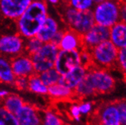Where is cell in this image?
<instances>
[{
  "instance_id": "cell-37",
  "label": "cell",
  "mask_w": 126,
  "mask_h": 125,
  "mask_svg": "<svg viewBox=\"0 0 126 125\" xmlns=\"http://www.w3.org/2000/svg\"><path fill=\"white\" fill-rule=\"evenodd\" d=\"M125 76H126V74H125ZM125 78H126V77H125Z\"/></svg>"
},
{
  "instance_id": "cell-13",
  "label": "cell",
  "mask_w": 126,
  "mask_h": 125,
  "mask_svg": "<svg viewBox=\"0 0 126 125\" xmlns=\"http://www.w3.org/2000/svg\"><path fill=\"white\" fill-rule=\"evenodd\" d=\"M59 50L65 51H80L83 49L82 35L71 29L64 31V34H63L62 39L59 46Z\"/></svg>"
},
{
  "instance_id": "cell-38",
  "label": "cell",
  "mask_w": 126,
  "mask_h": 125,
  "mask_svg": "<svg viewBox=\"0 0 126 125\" xmlns=\"http://www.w3.org/2000/svg\"><path fill=\"white\" fill-rule=\"evenodd\" d=\"M125 89H126V87H125Z\"/></svg>"
},
{
  "instance_id": "cell-34",
  "label": "cell",
  "mask_w": 126,
  "mask_h": 125,
  "mask_svg": "<svg viewBox=\"0 0 126 125\" xmlns=\"http://www.w3.org/2000/svg\"><path fill=\"white\" fill-rule=\"evenodd\" d=\"M63 34H64V31L59 30V32L55 35V37H54L52 38V40H51L50 42L52 43V44H54L55 46H56L59 47V44H60V42H61V40H62V39Z\"/></svg>"
},
{
  "instance_id": "cell-10",
  "label": "cell",
  "mask_w": 126,
  "mask_h": 125,
  "mask_svg": "<svg viewBox=\"0 0 126 125\" xmlns=\"http://www.w3.org/2000/svg\"><path fill=\"white\" fill-rule=\"evenodd\" d=\"M31 2V0H1L0 12L8 18L18 20Z\"/></svg>"
},
{
  "instance_id": "cell-35",
  "label": "cell",
  "mask_w": 126,
  "mask_h": 125,
  "mask_svg": "<svg viewBox=\"0 0 126 125\" xmlns=\"http://www.w3.org/2000/svg\"><path fill=\"white\" fill-rule=\"evenodd\" d=\"M8 95H9V92L5 90H0V99H4Z\"/></svg>"
},
{
  "instance_id": "cell-17",
  "label": "cell",
  "mask_w": 126,
  "mask_h": 125,
  "mask_svg": "<svg viewBox=\"0 0 126 125\" xmlns=\"http://www.w3.org/2000/svg\"><path fill=\"white\" fill-rule=\"evenodd\" d=\"M100 120L101 125H122L115 104L107 105L102 109Z\"/></svg>"
},
{
  "instance_id": "cell-11",
  "label": "cell",
  "mask_w": 126,
  "mask_h": 125,
  "mask_svg": "<svg viewBox=\"0 0 126 125\" xmlns=\"http://www.w3.org/2000/svg\"><path fill=\"white\" fill-rule=\"evenodd\" d=\"M10 62L13 73L16 77L28 78L35 74L31 58L28 55L21 54L14 57Z\"/></svg>"
},
{
  "instance_id": "cell-30",
  "label": "cell",
  "mask_w": 126,
  "mask_h": 125,
  "mask_svg": "<svg viewBox=\"0 0 126 125\" xmlns=\"http://www.w3.org/2000/svg\"><path fill=\"white\" fill-rule=\"evenodd\" d=\"M14 85L19 90H28V78L27 77H16Z\"/></svg>"
},
{
  "instance_id": "cell-18",
  "label": "cell",
  "mask_w": 126,
  "mask_h": 125,
  "mask_svg": "<svg viewBox=\"0 0 126 125\" xmlns=\"http://www.w3.org/2000/svg\"><path fill=\"white\" fill-rule=\"evenodd\" d=\"M16 77L12 68L11 62L4 56H0V82L14 84Z\"/></svg>"
},
{
  "instance_id": "cell-21",
  "label": "cell",
  "mask_w": 126,
  "mask_h": 125,
  "mask_svg": "<svg viewBox=\"0 0 126 125\" xmlns=\"http://www.w3.org/2000/svg\"><path fill=\"white\" fill-rule=\"evenodd\" d=\"M28 90L35 94H48V87L42 82L37 74H33L28 77Z\"/></svg>"
},
{
  "instance_id": "cell-36",
  "label": "cell",
  "mask_w": 126,
  "mask_h": 125,
  "mask_svg": "<svg viewBox=\"0 0 126 125\" xmlns=\"http://www.w3.org/2000/svg\"><path fill=\"white\" fill-rule=\"evenodd\" d=\"M49 3H52V5H56V3L59 2V1H57V0H49Z\"/></svg>"
},
{
  "instance_id": "cell-4",
  "label": "cell",
  "mask_w": 126,
  "mask_h": 125,
  "mask_svg": "<svg viewBox=\"0 0 126 125\" xmlns=\"http://www.w3.org/2000/svg\"><path fill=\"white\" fill-rule=\"evenodd\" d=\"M59 49L54 44L49 42L43 44V47L31 56L35 74H40L55 67Z\"/></svg>"
},
{
  "instance_id": "cell-5",
  "label": "cell",
  "mask_w": 126,
  "mask_h": 125,
  "mask_svg": "<svg viewBox=\"0 0 126 125\" xmlns=\"http://www.w3.org/2000/svg\"><path fill=\"white\" fill-rule=\"evenodd\" d=\"M90 52L93 65L104 69L113 66L117 62L119 49L110 40H107L94 47Z\"/></svg>"
},
{
  "instance_id": "cell-22",
  "label": "cell",
  "mask_w": 126,
  "mask_h": 125,
  "mask_svg": "<svg viewBox=\"0 0 126 125\" xmlns=\"http://www.w3.org/2000/svg\"><path fill=\"white\" fill-rule=\"evenodd\" d=\"M74 92H75V95H77L78 96H80L83 98L89 97L94 94H96L91 83V80L89 79L87 74H86L84 78L78 84V86L76 87Z\"/></svg>"
},
{
  "instance_id": "cell-1",
  "label": "cell",
  "mask_w": 126,
  "mask_h": 125,
  "mask_svg": "<svg viewBox=\"0 0 126 125\" xmlns=\"http://www.w3.org/2000/svg\"><path fill=\"white\" fill-rule=\"evenodd\" d=\"M48 17L47 5L43 1H32L22 16L17 20L20 36L31 39L37 35Z\"/></svg>"
},
{
  "instance_id": "cell-2",
  "label": "cell",
  "mask_w": 126,
  "mask_h": 125,
  "mask_svg": "<svg viewBox=\"0 0 126 125\" xmlns=\"http://www.w3.org/2000/svg\"><path fill=\"white\" fill-rule=\"evenodd\" d=\"M64 17L70 29L80 35L86 33L95 25L93 10L78 11L68 5L65 11Z\"/></svg>"
},
{
  "instance_id": "cell-28",
  "label": "cell",
  "mask_w": 126,
  "mask_h": 125,
  "mask_svg": "<svg viewBox=\"0 0 126 125\" xmlns=\"http://www.w3.org/2000/svg\"><path fill=\"white\" fill-rule=\"evenodd\" d=\"M118 109L122 125H126V101H121L115 104Z\"/></svg>"
},
{
  "instance_id": "cell-12",
  "label": "cell",
  "mask_w": 126,
  "mask_h": 125,
  "mask_svg": "<svg viewBox=\"0 0 126 125\" xmlns=\"http://www.w3.org/2000/svg\"><path fill=\"white\" fill-rule=\"evenodd\" d=\"M15 117L19 125H41L42 114L35 107L25 104Z\"/></svg>"
},
{
  "instance_id": "cell-7",
  "label": "cell",
  "mask_w": 126,
  "mask_h": 125,
  "mask_svg": "<svg viewBox=\"0 0 126 125\" xmlns=\"http://www.w3.org/2000/svg\"><path fill=\"white\" fill-rule=\"evenodd\" d=\"M80 65V53L79 50H59L54 68L61 76H63Z\"/></svg>"
},
{
  "instance_id": "cell-23",
  "label": "cell",
  "mask_w": 126,
  "mask_h": 125,
  "mask_svg": "<svg viewBox=\"0 0 126 125\" xmlns=\"http://www.w3.org/2000/svg\"><path fill=\"white\" fill-rule=\"evenodd\" d=\"M39 77L42 80V82L47 87L59 83V80L61 78V75L58 73V71L55 68L44 71V72L39 74Z\"/></svg>"
},
{
  "instance_id": "cell-27",
  "label": "cell",
  "mask_w": 126,
  "mask_h": 125,
  "mask_svg": "<svg viewBox=\"0 0 126 125\" xmlns=\"http://www.w3.org/2000/svg\"><path fill=\"white\" fill-rule=\"evenodd\" d=\"M94 3L95 1L92 0H71L69 2V6L78 11H88L92 10Z\"/></svg>"
},
{
  "instance_id": "cell-9",
  "label": "cell",
  "mask_w": 126,
  "mask_h": 125,
  "mask_svg": "<svg viewBox=\"0 0 126 125\" xmlns=\"http://www.w3.org/2000/svg\"><path fill=\"white\" fill-rule=\"evenodd\" d=\"M23 37L20 35H4L0 37V54L12 58L20 56L24 51Z\"/></svg>"
},
{
  "instance_id": "cell-25",
  "label": "cell",
  "mask_w": 126,
  "mask_h": 125,
  "mask_svg": "<svg viewBox=\"0 0 126 125\" xmlns=\"http://www.w3.org/2000/svg\"><path fill=\"white\" fill-rule=\"evenodd\" d=\"M41 125H65L59 116L52 111H46L42 114Z\"/></svg>"
},
{
  "instance_id": "cell-29",
  "label": "cell",
  "mask_w": 126,
  "mask_h": 125,
  "mask_svg": "<svg viewBox=\"0 0 126 125\" xmlns=\"http://www.w3.org/2000/svg\"><path fill=\"white\" fill-rule=\"evenodd\" d=\"M117 63L120 68L126 74V48L119 50Z\"/></svg>"
},
{
  "instance_id": "cell-33",
  "label": "cell",
  "mask_w": 126,
  "mask_h": 125,
  "mask_svg": "<svg viewBox=\"0 0 126 125\" xmlns=\"http://www.w3.org/2000/svg\"><path fill=\"white\" fill-rule=\"evenodd\" d=\"M119 5V18L120 21L126 24V2Z\"/></svg>"
},
{
  "instance_id": "cell-19",
  "label": "cell",
  "mask_w": 126,
  "mask_h": 125,
  "mask_svg": "<svg viewBox=\"0 0 126 125\" xmlns=\"http://www.w3.org/2000/svg\"><path fill=\"white\" fill-rule=\"evenodd\" d=\"M25 105L24 101L16 94H9L3 99L2 106L14 115H16Z\"/></svg>"
},
{
  "instance_id": "cell-32",
  "label": "cell",
  "mask_w": 126,
  "mask_h": 125,
  "mask_svg": "<svg viewBox=\"0 0 126 125\" xmlns=\"http://www.w3.org/2000/svg\"><path fill=\"white\" fill-rule=\"evenodd\" d=\"M78 106L81 114H87L92 110V105L91 102H84L78 105Z\"/></svg>"
},
{
  "instance_id": "cell-20",
  "label": "cell",
  "mask_w": 126,
  "mask_h": 125,
  "mask_svg": "<svg viewBox=\"0 0 126 125\" xmlns=\"http://www.w3.org/2000/svg\"><path fill=\"white\" fill-rule=\"evenodd\" d=\"M47 95L55 99H66L75 95V92L65 86L57 83L48 87Z\"/></svg>"
},
{
  "instance_id": "cell-31",
  "label": "cell",
  "mask_w": 126,
  "mask_h": 125,
  "mask_svg": "<svg viewBox=\"0 0 126 125\" xmlns=\"http://www.w3.org/2000/svg\"><path fill=\"white\" fill-rule=\"evenodd\" d=\"M70 114L72 117V118H74L75 121H79L80 119V116H81V114H80V111L79 110V106L78 105H73L71 106L70 108Z\"/></svg>"
},
{
  "instance_id": "cell-14",
  "label": "cell",
  "mask_w": 126,
  "mask_h": 125,
  "mask_svg": "<svg viewBox=\"0 0 126 125\" xmlns=\"http://www.w3.org/2000/svg\"><path fill=\"white\" fill-rule=\"evenodd\" d=\"M87 71V70L84 67L80 65L72 70L69 71L66 74L61 76L59 83L75 90L78 84L84 78Z\"/></svg>"
},
{
  "instance_id": "cell-6",
  "label": "cell",
  "mask_w": 126,
  "mask_h": 125,
  "mask_svg": "<svg viewBox=\"0 0 126 125\" xmlns=\"http://www.w3.org/2000/svg\"><path fill=\"white\" fill-rule=\"evenodd\" d=\"M87 74L96 93H107L115 88L114 77L105 69H89Z\"/></svg>"
},
{
  "instance_id": "cell-24",
  "label": "cell",
  "mask_w": 126,
  "mask_h": 125,
  "mask_svg": "<svg viewBox=\"0 0 126 125\" xmlns=\"http://www.w3.org/2000/svg\"><path fill=\"white\" fill-rule=\"evenodd\" d=\"M43 44L37 37L28 39L24 43V51L27 52V55L31 56L43 47Z\"/></svg>"
},
{
  "instance_id": "cell-3",
  "label": "cell",
  "mask_w": 126,
  "mask_h": 125,
  "mask_svg": "<svg viewBox=\"0 0 126 125\" xmlns=\"http://www.w3.org/2000/svg\"><path fill=\"white\" fill-rule=\"evenodd\" d=\"M93 10L95 24L111 28L120 21L119 5L112 1H95Z\"/></svg>"
},
{
  "instance_id": "cell-16",
  "label": "cell",
  "mask_w": 126,
  "mask_h": 125,
  "mask_svg": "<svg viewBox=\"0 0 126 125\" xmlns=\"http://www.w3.org/2000/svg\"><path fill=\"white\" fill-rule=\"evenodd\" d=\"M110 30V40L113 45L119 50L126 48V24L119 21Z\"/></svg>"
},
{
  "instance_id": "cell-15",
  "label": "cell",
  "mask_w": 126,
  "mask_h": 125,
  "mask_svg": "<svg viewBox=\"0 0 126 125\" xmlns=\"http://www.w3.org/2000/svg\"><path fill=\"white\" fill-rule=\"evenodd\" d=\"M59 28L58 22L53 17L48 16L40 29L37 37L44 44L49 43L59 32Z\"/></svg>"
},
{
  "instance_id": "cell-26",
  "label": "cell",
  "mask_w": 126,
  "mask_h": 125,
  "mask_svg": "<svg viewBox=\"0 0 126 125\" xmlns=\"http://www.w3.org/2000/svg\"><path fill=\"white\" fill-rule=\"evenodd\" d=\"M0 125H19L15 115L0 105Z\"/></svg>"
},
{
  "instance_id": "cell-8",
  "label": "cell",
  "mask_w": 126,
  "mask_h": 125,
  "mask_svg": "<svg viewBox=\"0 0 126 125\" xmlns=\"http://www.w3.org/2000/svg\"><path fill=\"white\" fill-rule=\"evenodd\" d=\"M110 28L95 24L91 30L82 35V49L91 52L96 46L107 40H110Z\"/></svg>"
}]
</instances>
